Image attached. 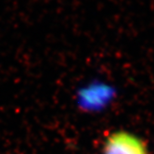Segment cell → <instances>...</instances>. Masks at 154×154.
Returning <instances> with one entry per match:
<instances>
[{
  "mask_svg": "<svg viewBox=\"0 0 154 154\" xmlns=\"http://www.w3.org/2000/svg\"><path fill=\"white\" fill-rule=\"evenodd\" d=\"M104 154H148L143 141L125 132H118L109 137Z\"/></svg>",
  "mask_w": 154,
  "mask_h": 154,
  "instance_id": "obj_1",
  "label": "cell"
}]
</instances>
